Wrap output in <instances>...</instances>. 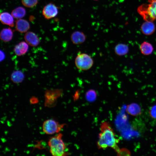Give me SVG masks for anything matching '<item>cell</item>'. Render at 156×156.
<instances>
[{
  "label": "cell",
  "instance_id": "obj_26",
  "mask_svg": "<svg viewBox=\"0 0 156 156\" xmlns=\"http://www.w3.org/2000/svg\"><path fill=\"white\" fill-rule=\"evenodd\" d=\"M94 0V1H98V0Z\"/></svg>",
  "mask_w": 156,
  "mask_h": 156
},
{
  "label": "cell",
  "instance_id": "obj_5",
  "mask_svg": "<svg viewBox=\"0 0 156 156\" xmlns=\"http://www.w3.org/2000/svg\"><path fill=\"white\" fill-rule=\"evenodd\" d=\"M62 94L61 89H53L47 90L45 92L44 106L49 107L55 106L57 103V99Z\"/></svg>",
  "mask_w": 156,
  "mask_h": 156
},
{
  "label": "cell",
  "instance_id": "obj_15",
  "mask_svg": "<svg viewBox=\"0 0 156 156\" xmlns=\"http://www.w3.org/2000/svg\"><path fill=\"white\" fill-rule=\"evenodd\" d=\"M140 49L141 53L145 55H148L151 54L154 50L152 44L146 41H144L141 43Z\"/></svg>",
  "mask_w": 156,
  "mask_h": 156
},
{
  "label": "cell",
  "instance_id": "obj_3",
  "mask_svg": "<svg viewBox=\"0 0 156 156\" xmlns=\"http://www.w3.org/2000/svg\"><path fill=\"white\" fill-rule=\"evenodd\" d=\"M148 2L139 6L137 11L145 21L153 22L156 20V0H148Z\"/></svg>",
  "mask_w": 156,
  "mask_h": 156
},
{
  "label": "cell",
  "instance_id": "obj_17",
  "mask_svg": "<svg viewBox=\"0 0 156 156\" xmlns=\"http://www.w3.org/2000/svg\"><path fill=\"white\" fill-rule=\"evenodd\" d=\"M13 36V32L10 28L2 29L0 34L1 40L4 42H8L11 41Z\"/></svg>",
  "mask_w": 156,
  "mask_h": 156
},
{
  "label": "cell",
  "instance_id": "obj_14",
  "mask_svg": "<svg viewBox=\"0 0 156 156\" xmlns=\"http://www.w3.org/2000/svg\"><path fill=\"white\" fill-rule=\"evenodd\" d=\"M0 21L2 23L13 27L14 25L13 16L7 12H3L0 14Z\"/></svg>",
  "mask_w": 156,
  "mask_h": 156
},
{
  "label": "cell",
  "instance_id": "obj_20",
  "mask_svg": "<svg viewBox=\"0 0 156 156\" xmlns=\"http://www.w3.org/2000/svg\"><path fill=\"white\" fill-rule=\"evenodd\" d=\"M23 4L28 8H31L35 6L37 3L38 0H21Z\"/></svg>",
  "mask_w": 156,
  "mask_h": 156
},
{
  "label": "cell",
  "instance_id": "obj_25",
  "mask_svg": "<svg viewBox=\"0 0 156 156\" xmlns=\"http://www.w3.org/2000/svg\"><path fill=\"white\" fill-rule=\"evenodd\" d=\"M0 61H3L5 57V55L4 53L1 51H0Z\"/></svg>",
  "mask_w": 156,
  "mask_h": 156
},
{
  "label": "cell",
  "instance_id": "obj_2",
  "mask_svg": "<svg viewBox=\"0 0 156 156\" xmlns=\"http://www.w3.org/2000/svg\"><path fill=\"white\" fill-rule=\"evenodd\" d=\"M62 134L59 133L51 138L48 142L50 152L54 156H63L69 155L66 151V146L62 139Z\"/></svg>",
  "mask_w": 156,
  "mask_h": 156
},
{
  "label": "cell",
  "instance_id": "obj_19",
  "mask_svg": "<svg viewBox=\"0 0 156 156\" xmlns=\"http://www.w3.org/2000/svg\"><path fill=\"white\" fill-rule=\"evenodd\" d=\"M26 14V10L22 7H18L14 9L12 12L11 14L16 18H21L23 17Z\"/></svg>",
  "mask_w": 156,
  "mask_h": 156
},
{
  "label": "cell",
  "instance_id": "obj_12",
  "mask_svg": "<svg viewBox=\"0 0 156 156\" xmlns=\"http://www.w3.org/2000/svg\"><path fill=\"white\" fill-rule=\"evenodd\" d=\"M126 111L129 114L133 116H137L141 114V109L137 104L133 103L127 105Z\"/></svg>",
  "mask_w": 156,
  "mask_h": 156
},
{
  "label": "cell",
  "instance_id": "obj_10",
  "mask_svg": "<svg viewBox=\"0 0 156 156\" xmlns=\"http://www.w3.org/2000/svg\"><path fill=\"white\" fill-rule=\"evenodd\" d=\"M86 36L82 32L75 31L70 36L72 43L76 45L80 44L83 43L86 40Z\"/></svg>",
  "mask_w": 156,
  "mask_h": 156
},
{
  "label": "cell",
  "instance_id": "obj_4",
  "mask_svg": "<svg viewBox=\"0 0 156 156\" xmlns=\"http://www.w3.org/2000/svg\"><path fill=\"white\" fill-rule=\"evenodd\" d=\"M75 63L77 68L81 70H86L92 67L94 61L91 57L88 54L79 53L76 57Z\"/></svg>",
  "mask_w": 156,
  "mask_h": 156
},
{
  "label": "cell",
  "instance_id": "obj_13",
  "mask_svg": "<svg viewBox=\"0 0 156 156\" xmlns=\"http://www.w3.org/2000/svg\"><path fill=\"white\" fill-rule=\"evenodd\" d=\"M16 28L18 31L22 33H25L29 29V24L26 20L19 19L16 21Z\"/></svg>",
  "mask_w": 156,
  "mask_h": 156
},
{
  "label": "cell",
  "instance_id": "obj_24",
  "mask_svg": "<svg viewBox=\"0 0 156 156\" xmlns=\"http://www.w3.org/2000/svg\"><path fill=\"white\" fill-rule=\"evenodd\" d=\"M30 103L32 104H35L38 102V98L35 96H32L30 99Z\"/></svg>",
  "mask_w": 156,
  "mask_h": 156
},
{
  "label": "cell",
  "instance_id": "obj_23",
  "mask_svg": "<svg viewBox=\"0 0 156 156\" xmlns=\"http://www.w3.org/2000/svg\"><path fill=\"white\" fill-rule=\"evenodd\" d=\"M118 155H129L130 153L129 151L126 148L120 149L119 152L117 153Z\"/></svg>",
  "mask_w": 156,
  "mask_h": 156
},
{
  "label": "cell",
  "instance_id": "obj_8",
  "mask_svg": "<svg viewBox=\"0 0 156 156\" xmlns=\"http://www.w3.org/2000/svg\"><path fill=\"white\" fill-rule=\"evenodd\" d=\"M26 42L29 45L34 47L37 46L39 44L40 40L36 35L33 32H27L24 36Z\"/></svg>",
  "mask_w": 156,
  "mask_h": 156
},
{
  "label": "cell",
  "instance_id": "obj_7",
  "mask_svg": "<svg viewBox=\"0 0 156 156\" xmlns=\"http://www.w3.org/2000/svg\"><path fill=\"white\" fill-rule=\"evenodd\" d=\"M58 8L54 4L49 3L46 5L42 10V14L44 18L49 19L55 17L58 14Z\"/></svg>",
  "mask_w": 156,
  "mask_h": 156
},
{
  "label": "cell",
  "instance_id": "obj_21",
  "mask_svg": "<svg viewBox=\"0 0 156 156\" xmlns=\"http://www.w3.org/2000/svg\"><path fill=\"white\" fill-rule=\"evenodd\" d=\"M96 96V93L94 90L91 89L88 90L86 93V97L88 100L92 101L94 100Z\"/></svg>",
  "mask_w": 156,
  "mask_h": 156
},
{
  "label": "cell",
  "instance_id": "obj_6",
  "mask_svg": "<svg viewBox=\"0 0 156 156\" xmlns=\"http://www.w3.org/2000/svg\"><path fill=\"white\" fill-rule=\"evenodd\" d=\"M65 125V124H60L54 120L50 119L44 122L42 129L46 133L53 134L59 132Z\"/></svg>",
  "mask_w": 156,
  "mask_h": 156
},
{
  "label": "cell",
  "instance_id": "obj_22",
  "mask_svg": "<svg viewBox=\"0 0 156 156\" xmlns=\"http://www.w3.org/2000/svg\"><path fill=\"white\" fill-rule=\"evenodd\" d=\"M149 113L152 118L156 119V105H154L150 108Z\"/></svg>",
  "mask_w": 156,
  "mask_h": 156
},
{
  "label": "cell",
  "instance_id": "obj_9",
  "mask_svg": "<svg viewBox=\"0 0 156 156\" xmlns=\"http://www.w3.org/2000/svg\"><path fill=\"white\" fill-rule=\"evenodd\" d=\"M142 33L146 36H149L153 34L155 30V26L153 22L145 21L141 26Z\"/></svg>",
  "mask_w": 156,
  "mask_h": 156
},
{
  "label": "cell",
  "instance_id": "obj_18",
  "mask_svg": "<svg viewBox=\"0 0 156 156\" xmlns=\"http://www.w3.org/2000/svg\"><path fill=\"white\" fill-rule=\"evenodd\" d=\"M25 76L24 73L19 70L14 71L11 75V79L14 83H18L22 82L24 79Z\"/></svg>",
  "mask_w": 156,
  "mask_h": 156
},
{
  "label": "cell",
  "instance_id": "obj_16",
  "mask_svg": "<svg viewBox=\"0 0 156 156\" xmlns=\"http://www.w3.org/2000/svg\"><path fill=\"white\" fill-rule=\"evenodd\" d=\"M114 51L117 55L122 56L127 54L129 52V49L127 44L120 43L116 45L114 48Z\"/></svg>",
  "mask_w": 156,
  "mask_h": 156
},
{
  "label": "cell",
  "instance_id": "obj_1",
  "mask_svg": "<svg viewBox=\"0 0 156 156\" xmlns=\"http://www.w3.org/2000/svg\"><path fill=\"white\" fill-rule=\"evenodd\" d=\"M100 130L97 144L98 148L104 149L111 148L118 153L120 149L117 145L119 141L110 125L106 121L102 122Z\"/></svg>",
  "mask_w": 156,
  "mask_h": 156
},
{
  "label": "cell",
  "instance_id": "obj_11",
  "mask_svg": "<svg viewBox=\"0 0 156 156\" xmlns=\"http://www.w3.org/2000/svg\"><path fill=\"white\" fill-rule=\"evenodd\" d=\"M28 49V44L26 42L22 41L14 47V50L16 55L21 56L25 54Z\"/></svg>",
  "mask_w": 156,
  "mask_h": 156
}]
</instances>
